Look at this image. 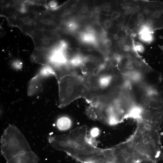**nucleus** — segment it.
<instances>
[{"mask_svg": "<svg viewBox=\"0 0 163 163\" xmlns=\"http://www.w3.org/2000/svg\"><path fill=\"white\" fill-rule=\"evenodd\" d=\"M12 66L14 68L16 69H20L22 67L23 63L20 60H16L12 62Z\"/></svg>", "mask_w": 163, "mask_h": 163, "instance_id": "ddd939ff", "label": "nucleus"}, {"mask_svg": "<svg viewBox=\"0 0 163 163\" xmlns=\"http://www.w3.org/2000/svg\"><path fill=\"white\" fill-rule=\"evenodd\" d=\"M120 15L119 13L118 12H114L112 14L111 16V18L112 19H116L118 18Z\"/></svg>", "mask_w": 163, "mask_h": 163, "instance_id": "4be33fe9", "label": "nucleus"}, {"mask_svg": "<svg viewBox=\"0 0 163 163\" xmlns=\"http://www.w3.org/2000/svg\"><path fill=\"white\" fill-rule=\"evenodd\" d=\"M71 13V10L69 8H65L63 11L62 16V17H65L70 15Z\"/></svg>", "mask_w": 163, "mask_h": 163, "instance_id": "a211bd4d", "label": "nucleus"}, {"mask_svg": "<svg viewBox=\"0 0 163 163\" xmlns=\"http://www.w3.org/2000/svg\"><path fill=\"white\" fill-rule=\"evenodd\" d=\"M87 31L88 33L93 34L94 33L95 30L94 29L91 27H88L86 28Z\"/></svg>", "mask_w": 163, "mask_h": 163, "instance_id": "393cba45", "label": "nucleus"}, {"mask_svg": "<svg viewBox=\"0 0 163 163\" xmlns=\"http://www.w3.org/2000/svg\"><path fill=\"white\" fill-rule=\"evenodd\" d=\"M73 35L74 37L77 39H82L83 36L82 33L78 31L75 32Z\"/></svg>", "mask_w": 163, "mask_h": 163, "instance_id": "f3484780", "label": "nucleus"}, {"mask_svg": "<svg viewBox=\"0 0 163 163\" xmlns=\"http://www.w3.org/2000/svg\"><path fill=\"white\" fill-rule=\"evenodd\" d=\"M38 11L33 9L25 12L16 13L7 20L10 25L17 27L23 34L30 36L35 30V19Z\"/></svg>", "mask_w": 163, "mask_h": 163, "instance_id": "20e7f679", "label": "nucleus"}, {"mask_svg": "<svg viewBox=\"0 0 163 163\" xmlns=\"http://www.w3.org/2000/svg\"><path fill=\"white\" fill-rule=\"evenodd\" d=\"M71 119L67 117L64 116L58 119L56 125L58 129L64 131L69 129L72 126Z\"/></svg>", "mask_w": 163, "mask_h": 163, "instance_id": "6e6552de", "label": "nucleus"}, {"mask_svg": "<svg viewBox=\"0 0 163 163\" xmlns=\"http://www.w3.org/2000/svg\"><path fill=\"white\" fill-rule=\"evenodd\" d=\"M38 73L43 78L50 75H55V73L53 70L48 66H43Z\"/></svg>", "mask_w": 163, "mask_h": 163, "instance_id": "1a4fd4ad", "label": "nucleus"}, {"mask_svg": "<svg viewBox=\"0 0 163 163\" xmlns=\"http://www.w3.org/2000/svg\"><path fill=\"white\" fill-rule=\"evenodd\" d=\"M150 120H151V119H150ZM157 122H158V121H157ZM160 123H161V122H160Z\"/></svg>", "mask_w": 163, "mask_h": 163, "instance_id": "c756f323", "label": "nucleus"}, {"mask_svg": "<svg viewBox=\"0 0 163 163\" xmlns=\"http://www.w3.org/2000/svg\"><path fill=\"white\" fill-rule=\"evenodd\" d=\"M114 163H119L117 162H116L114 161Z\"/></svg>", "mask_w": 163, "mask_h": 163, "instance_id": "c85d7f7f", "label": "nucleus"}, {"mask_svg": "<svg viewBox=\"0 0 163 163\" xmlns=\"http://www.w3.org/2000/svg\"><path fill=\"white\" fill-rule=\"evenodd\" d=\"M104 43L105 46L107 47H110L112 45L111 40L108 39H107L105 40L104 41Z\"/></svg>", "mask_w": 163, "mask_h": 163, "instance_id": "aec40b11", "label": "nucleus"}, {"mask_svg": "<svg viewBox=\"0 0 163 163\" xmlns=\"http://www.w3.org/2000/svg\"><path fill=\"white\" fill-rule=\"evenodd\" d=\"M123 50L125 52H128L130 50V47L128 45H126L123 48Z\"/></svg>", "mask_w": 163, "mask_h": 163, "instance_id": "a878e982", "label": "nucleus"}, {"mask_svg": "<svg viewBox=\"0 0 163 163\" xmlns=\"http://www.w3.org/2000/svg\"><path fill=\"white\" fill-rule=\"evenodd\" d=\"M102 10L107 12H108L110 11V7L109 5H106L103 7Z\"/></svg>", "mask_w": 163, "mask_h": 163, "instance_id": "b1692460", "label": "nucleus"}, {"mask_svg": "<svg viewBox=\"0 0 163 163\" xmlns=\"http://www.w3.org/2000/svg\"><path fill=\"white\" fill-rule=\"evenodd\" d=\"M104 24L105 27L107 29L110 28L112 25V22L111 21L109 20L105 21Z\"/></svg>", "mask_w": 163, "mask_h": 163, "instance_id": "412c9836", "label": "nucleus"}, {"mask_svg": "<svg viewBox=\"0 0 163 163\" xmlns=\"http://www.w3.org/2000/svg\"><path fill=\"white\" fill-rule=\"evenodd\" d=\"M135 13L136 14V16L135 21L137 23L140 24L142 26L145 20L144 14L139 10Z\"/></svg>", "mask_w": 163, "mask_h": 163, "instance_id": "9b49d317", "label": "nucleus"}, {"mask_svg": "<svg viewBox=\"0 0 163 163\" xmlns=\"http://www.w3.org/2000/svg\"><path fill=\"white\" fill-rule=\"evenodd\" d=\"M82 39L85 42L91 43L94 42L95 40L93 34L89 33L83 34Z\"/></svg>", "mask_w": 163, "mask_h": 163, "instance_id": "f8f14e48", "label": "nucleus"}, {"mask_svg": "<svg viewBox=\"0 0 163 163\" xmlns=\"http://www.w3.org/2000/svg\"><path fill=\"white\" fill-rule=\"evenodd\" d=\"M100 133L99 129L96 127L92 128L90 131V135L94 138L97 136Z\"/></svg>", "mask_w": 163, "mask_h": 163, "instance_id": "4468645a", "label": "nucleus"}, {"mask_svg": "<svg viewBox=\"0 0 163 163\" xmlns=\"http://www.w3.org/2000/svg\"><path fill=\"white\" fill-rule=\"evenodd\" d=\"M52 31L35 30L30 36L33 41L35 49H48L53 47L55 43L56 37Z\"/></svg>", "mask_w": 163, "mask_h": 163, "instance_id": "423d86ee", "label": "nucleus"}, {"mask_svg": "<svg viewBox=\"0 0 163 163\" xmlns=\"http://www.w3.org/2000/svg\"><path fill=\"white\" fill-rule=\"evenodd\" d=\"M134 49L135 50L140 52H142L143 50V48L142 47V46L140 45H137L134 47Z\"/></svg>", "mask_w": 163, "mask_h": 163, "instance_id": "5701e85b", "label": "nucleus"}, {"mask_svg": "<svg viewBox=\"0 0 163 163\" xmlns=\"http://www.w3.org/2000/svg\"><path fill=\"white\" fill-rule=\"evenodd\" d=\"M113 38L115 40H117L118 39V37L117 35H115L114 36Z\"/></svg>", "mask_w": 163, "mask_h": 163, "instance_id": "cd10ccee", "label": "nucleus"}, {"mask_svg": "<svg viewBox=\"0 0 163 163\" xmlns=\"http://www.w3.org/2000/svg\"><path fill=\"white\" fill-rule=\"evenodd\" d=\"M1 149L6 163H38L40 160L22 132L14 125L8 126L2 134Z\"/></svg>", "mask_w": 163, "mask_h": 163, "instance_id": "f257e3e1", "label": "nucleus"}, {"mask_svg": "<svg viewBox=\"0 0 163 163\" xmlns=\"http://www.w3.org/2000/svg\"><path fill=\"white\" fill-rule=\"evenodd\" d=\"M67 27L70 30H73L77 27V26L75 23L72 22H68L66 23Z\"/></svg>", "mask_w": 163, "mask_h": 163, "instance_id": "dca6fc26", "label": "nucleus"}, {"mask_svg": "<svg viewBox=\"0 0 163 163\" xmlns=\"http://www.w3.org/2000/svg\"><path fill=\"white\" fill-rule=\"evenodd\" d=\"M43 78L37 73L30 80L28 88V96L33 95L40 91L42 88V80Z\"/></svg>", "mask_w": 163, "mask_h": 163, "instance_id": "0eeeda50", "label": "nucleus"}, {"mask_svg": "<svg viewBox=\"0 0 163 163\" xmlns=\"http://www.w3.org/2000/svg\"><path fill=\"white\" fill-rule=\"evenodd\" d=\"M134 8L130 6H126L125 8L124 12L125 14L129 15L133 13Z\"/></svg>", "mask_w": 163, "mask_h": 163, "instance_id": "2eb2a0df", "label": "nucleus"}, {"mask_svg": "<svg viewBox=\"0 0 163 163\" xmlns=\"http://www.w3.org/2000/svg\"><path fill=\"white\" fill-rule=\"evenodd\" d=\"M89 11L88 8V7L86 6H84L82 9V11L84 14L87 13Z\"/></svg>", "mask_w": 163, "mask_h": 163, "instance_id": "bb28decb", "label": "nucleus"}, {"mask_svg": "<svg viewBox=\"0 0 163 163\" xmlns=\"http://www.w3.org/2000/svg\"><path fill=\"white\" fill-rule=\"evenodd\" d=\"M127 76L133 82H137L141 80L142 75L137 71H132L127 73Z\"/></svg>", "mask_w": 163, "mask_h": 163, "instance_id": "9d476101", "label": "nucleus"}, {"mask_svg": "<svg viewBox=\"0 0 163 163\" xmlns=\"http://www.w3.org/2000/svg\"><path fill=\"white\" fill-rule=\"evenodd\" d=\"M58 23L49 11L44 9L38 11L35 21V30L52 31L58 27Z\"/></svg>", "mask_w": 163, "mask_h": 163, "instance_id": "39448f33", "label": "nucleus"}, {"mask_svg": "<svg viewBox=\"0 0 163 163\" xmlns=\"http://www.w3.org/2000/svg\"><path fill=\"white\" fill-rule=\"evenodd\" d=\"M125 45V42L123 40L120 39L117 41V45L120 48H123Z\"/></svg>", "mask_w": 163, "mask_h": 163, "instance_id": "6ab92c4d", "label": "nucleus"}, {"mask_svg": "<svg viewBox=\"0 0 163 163\" xmlns=\"http://www.w3.org/2000/svg\"><path fill=\"white\" fill-rule=\"evenodd\" d=\"M139 10L145 16L141 27L152 33L154 31L163 29V2L160 1H142Z\"/></svg>", "mask_w": 163, "mask_h": 163, "instance_id": "7ed1b4c3", "label": "nucleus"}, {"mask_svg": "<svg viewBox=\"0 0 163 163\" xmlns=\"http://www.w3.org/2000/svg\"><path fill=\"white\" fill-rule=\"evenodd\" d=\"M58 82L59 107L63 108L75 100L83 98L84 80L81 75H67L62 78Z\"/></svg>", "mask_w": 163, "mask_h": 163, "instance_id": "f03ea898", "label": "nucleus"}]
</instances>
